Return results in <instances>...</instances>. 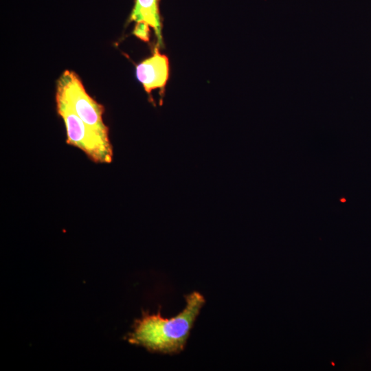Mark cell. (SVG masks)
Instances as JSON below:
<instances>
[{
    "label": "cell",
    "instance_id": "3",
    "mask_svg": "<svg viewBox=\"0 0 371 371\" xmlns=\"http://www.w3.org/2000/svg\"><path fill=\"white\" fill-rule=\"evenodd\" d=\"M56 95L60 96L86 124L109 136V128L103 122L104 106L85 90L78 75L65 70L57 81Z\"/></svg>",
    "mask_w": 371,
    "mask_h": 371
},
{
    "label": "cell",
    "instance_id": "2",
    "mask_svg": "<svg viewBox=\"0 0 371 371\" xmlns=\"http://www.w3.org/2000/svg\"><path fill=\"white\" fill-rule=\"evenodd\" d=\"M57 113L63 119L67 134V144L80 149L93 162L109 164L113 159V148L109 136L86 124L56 94Z\"/></svg>",
    "mask_w": 371,
    "mask_h": 371
},
{
    "label": "cell",
    "instance_id": "4",
    "mask_svg": "<svg viewBox=\"0 0 371 371\" xmlns=\"http://www.w3.org/2000/svg\"><path fill=\"white\" fill-rule=\"evenodd\" d=\"M169 60L167 56L159 52L158 46L153 54L136 66V77L142 85L145 91L150 94L157 89L161 92L169 78Z\"/></svg>",
    "mask_w": 371,
    "mask_h": 371
},
{
    "label": "cell",
    "instance_id": "5",
    "mask_svg": "<svg viewBox=\"0 0 371 371\" xmlns=\"http://www.w3.org/2000/svg\"><path fill=\"white\" fill-rule=\"evenodd\" d=\"M159 2V0H135L129 18L130 22L144 23L153 29L158 47L163 45Z\"/></svg>",
    "mask_w": 371,
    "mask_h": 371
},
{
    "label": "cell",
    "instance_id": "1",
    "mask_svg": "<svg viewBox=\"0 0 371 371\" xmlns=\"http://www.w3.org/2000/svg\"><path fill=\"white\" fill-rule=\"evenodd\" d=\"M186 306L177 316L164 318L158 312L144 313L136 319L126 340L153 352L175 355L183 350L194 324L205 300L197 291L185 296Z\"/></svg>",
    "mask_w": 371,
    "mask_h": 371
},
{
    "label": "cell",
    "instance_id": "6",
    "mask_svg": "<svg viewBox=\"0 0 371 371\" xmlns=\"http://www.w3.org/2000/svg\"><path fill=\"white\" fill-rule=\"evenodd\" d=\"M150 27L146 24L138 23H135L133 34L144 42H148L150 39Z\"/></svg>",
    "mask_w": 371,
    "mask_h": 371
}]
</instances>
